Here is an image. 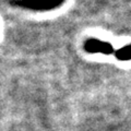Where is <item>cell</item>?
I'll list each match as a JSON object with an SVG mask.
<instances>
[{
  "mask_svg": "<svg viewBox=\"0 0 131 131\" xmlns=\"http://www.w3.org/2000/svg\"><path fill=\"white\" fill-rule=\"evenodd\" d=\"M84 49L90 54H103V55H110L114 51V47L108 42L91 38L85 42Z\"/></svg>",
  "mask_w": 131,
  "mask_h": 131,
  "instance_id": "obj_1",
  "label": "cell"
},
{
  "mask_svg": "<svg viewBox=\"0 0 131 131\" xmlns=\"http://www.w3.org/2000/svg\"><path fill=\"white\" fill-rule=\"evenodd\" d=\"M115 56H116L117 59L121 61L131 60V45H127V46L116 50L115 51Z\"/></svg>",
  "mask_w": 131,
  "mask_h": 131,
  "instance_id": "obj_2",
  "label": "cell"
}]
</instances>
